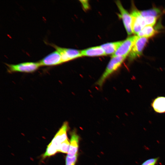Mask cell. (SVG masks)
<instances>
[{
	"mask_svg": "<svg viewBox=\"0 0 165 165\" xmlns=\"http://www.w3.org/2000/svg\"><path fill=\"white\" fill-rule=\"evenodd\" d=\"M70 143L68 139L61 143L59 147L58 152L67 153L69 150Z\"/></svg>",
	"mask_w": 165,
	"mask_h": 165,
	"instance_id": "cell-17",
	"label": "cell"
},
{
	"mask_svg": "<svg viewBox=\"0 0 165 165\" xmlns=\"http://www.w3.org/2000/svg\"><path fill=\"white\" fill-rule=\"evenodd\" d=\"M68 129V122H64L50 142L57 147L58 152L61 144L68 139L67 133Z\"/></svg>",
	"mask_w": 165,
	"mask_h": 165,
	"instance_id": "cell-9",
	"label": "cell"
},
{
	"mask_svg": "<svg viewBox=\"0 0 165 165\" xmlns=\"http://www.w3.org/2000/svg\"><path fill=\"white\" fill-rule=\"evenodd\" d=\"M122 41H118L106 43L101 45V46L104 50L106 55H113L116 51Z\"/></svg>",
	"mask_w": 165,
	"mask_h": 165,
	"instance_id": "cell-13",
	"label": "cell"
},
{
	"mask_svg": "<svg viewBox=\"0 0 165 165\" xmlns=\"http://www.w3.org/2000/svg\"><path fill=\"white\" fill-rule=\"evenodd\" d=\"M156 32L152 26H146L144 27L138 34V36L141 37L149 38L153 36Z\"/></svg>",
	"mask_w": 165,
	"mask_h": 165,
	"instance_id": "cell-14",
	"label": "cell"
},
{
	"mask_svg": "<svg viewBox=\"0 0 165 165\" xmlns=\"http://www.w3.org/2000/svg\"><path fill=\"white\" fill-rule=\"evenodd\" d=\"M82 56L96 57L106 55L105 53L101 46H96L90 47L81 51Z\"/></svg>",
	"mask_w": 165,
	"mask_h": 165,
	"instance_id": "cell-11",
	"label": "cell"
},
{
	"mask_svg": "<svg viewBox=\"0 0 165 165\" xmlns=\"http://www.w3.org/2000/svg\"><path fill=\"white\" fill-rule=\"evenodd\" d=\"M78 156V154L72 157L67 156L66 158V165H75Z\"/></svg>",
	"mask_w": 165,
	"mask_h": 165,
	"instance_id": "cell-20",
	"label": "cell"
},
{
	"mask_svg": "<svg viewBox=\"0 0 165 165\" xmlns=\"http://www.w3.org/2000/svg\"><path fill=\"white\" fill-rule=\"evenodd\" d=\"M60 54L63 63L82 56L81 51L58 46L53 44H50Z\"/></svg>",
	"mask_w": 165,
	"mask_h": 165,
	"instance_id": "cell-3",
	"label": "cell"
},
{
	"mask_svg": "<svg viewBox=\"0 0 165 165\" xmlns=\"http://www.w3.org/2000/svg\"><path fill=\"white\" fill-rule=\"evenodd\" d=\"M159 159V157H158L148 159L143 162L141 165H156Z\"/></svg>",
	"mask_w": 165,
	"mask_h": 165,
	"instance_id": "cell-19",
	"label": "cell"
},
{
	"mask_svg": "<svg viewBox=\"0 0 165 165\" xmlns=\"http://www.w3.org/2000/svg\"><path fill=\"white\" fill-rule=\"evenodd\" d=\"M80 2L82 5L83 8L85 9H87L89 8V4L88 1H80Z\"/></svg>",
	"mask_w": 165,
	"mask_h": 165,
	"instance_id": "cell-21",
	"label": "cell"
},
{
	"mask_svg": "<svg viewBox=\"0 0 165 165\" xmlns=\"http://www.w3.org/2000/svg\"><path fill=\"white\" fill-rule=\"evenodd\" d=\"M143 17L152 16L157 17L160 14L161 11L158 8H154L150 9L140 11Z\"/></svg>",
	"mask_w": 165,
	"mask_h": 165,
	"instance_id": "cell-15",
	"label": "cell"
},
{
	"mask_svg": "<svg viewBox=\"0 0 165 165\" xmlns=\"http://www.w3.org/2000/svg\"><path fill=\"white\" fill-rule=\"evenodd\" d=\"M152 106L156 112H165V97H159L155 98L152 103Z\"/></svg>",
	"mask_w": 165,
	"mask_h": 165,
	"instance_id": "cell-12",
	"label": "cell"
},
{
	"mask_svg": "<svg viewBox=\"0 0 165 165\" xmlns=\"http://www.w3.org/2000/svg\"><path fill=\"white\" fill-rule=\"evenodd\" d=\"M133 7L130 14L132 19V30L133 33L137 34L146 25L140 11L134 5Z\"/></svg>",
	"mask_w": 165,
	"mask_h": 165,
	"instance_id": "cell-5",
	"label": "cell"
},
{
	"mask_svg": "<svg viewBox=\"0 0 165 165\" xmlns=\"http://www.w3.org/2000/svg\"><path fill=\"white\" fill-rule=\"evenodd\" d=\"M126 57H112L105 71L97 82V84L101 86L107 78L121 65Z\"/></svg>",
	"mask_w": 165,
	"mask_h": 165,
	"instance_id": "cell-1",
	"label": "cell"
},
{
	"mask_svg": "<svg viewBox=\"0 0 165 165\" xmlns=\"http://www.w3.org/2000/svg\"><path fill=\"white\" fill-rule=\"evenodd\" d=\"M57 152L58 150L57 147L50 143L47 146L46 150L43 155L42 157L44 159L53 156Z\"/></svg>",
	"mask_w": 165,
	"mask_h": 165,
	"instance_id": "cell-16",
	"label": "cell"
},
{
	"mask_svg": "<svg viewBox=\"0 0 165 165\" xmlns=\"http://www.w3.org/2000/svg\"><path fill=\"white\" fill-rule=\"evenodd\" d=\"M79 137L75 131H73L71 135L70 145L67 156L72 157L78 154Z\"/></svg>",
	"mask_w": 165,
	"mask_h": 165,
	"instance_id": "cell-10",
	"label": "cell"
},
{
	"mask_svg": "<svg viewBox=\"0 0 165 165\" xmlns=\"http://www.w3.org/2000/svg\"><path fill=\"white\" fill-rule=\"evenodd\" d=\"M146 26H153L156 23L157 17L152 16L143 17Z\"/></svg>",
	"mask_w": 165,
	"mask_h": 165,
	"instance_id": "cell-18",
	"label": "cell"
},
{
	"mask_svg": "<svg viewBox=\"0 0 165 165\" xmlns=\"http://www.w3.org/2000/svg\"><path fill=\"white\" fill-rule=\"evenodd\" d=\"M138 36L134 35L122 41V43L112 57H127L129 54Z\"/></svg>",
	"mask_w": 165,
	"mask_h": 165,
	"instance_id": "cell-4",
	"label": "cell"
},
{
	"mask_svg": "<svg viewBox=\"0 0 165 165\" xmlns=\"http://www.w3.org/2000/svg\"><path fill=\"white\" fill-rule=\"evenodd\" d=\"M148 41V38L138 37L129 54V59L132 60L140 56Z\"/></svg>",
	"mask_w": 165,
	"mask_h": 165,
	"instance_id": "cell-7",
	"label": "cell"
},
{
	"mask_svg": "<svg viewBox=\"0 0 165 165\" xmlns=\"http://www.w3.org/2000/svg\"><path fill=\"white\" fill-rule=\"evenodd\" d=\"M38 62L41 66H54L63 63L61 56L56 50L48 54Z\"/></svg>",
	"mask_w": 165,
	"mask_h": 165,
	"instance_id": "cell-8",
	"label": "cell"
},
{
	"mask_svg": "<svg viewBox=\"0 0 165 165\" xmlns=\"http://www.w3.org/2000/svg\"><path fill=\"white\" fill-rule=\"evenodd\" d=\"M7 72L10 73L14 72L31 73L37 70L40 66L38 62H28L17 64H6Z\"/></svg>",
	"mask_w": 165,
	"mask_h": 165,
	"instance_id": "cell-2",
	"label": "cell"
},
{
	"mask_svg": "<svg viewBox=\"0 0 165 165\" xmlns=\"http://www.w3.org/2000/svg\"><path fill=\"white\" fill-rule=\"evenodd\" d=\"M116 2L120 12V15L122 19L125 29L128 35H130L133 33L132 19L131 16L123 8L120 1H117Z\"/></svg>",
	"mask_w": 165,
	"mask_h": 165,
	"instance_id": "cell-6",
	"label": "cell"
}]
</instances>
